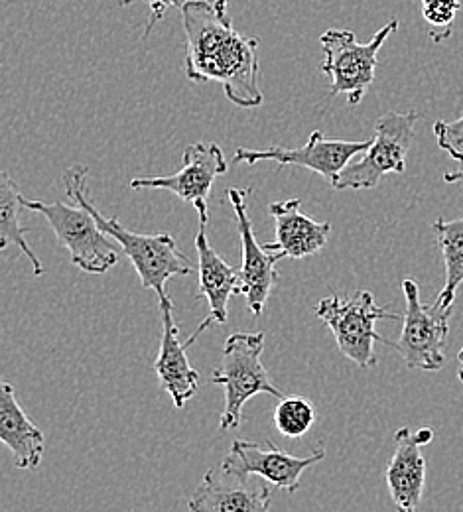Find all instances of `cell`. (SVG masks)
<instances>
[{
	"instance_id": "6da1fadb",
	"label": "cell",
	"mask_w": 463,
	"mask_h": 512,
	"mask_svg": "<svg viewBox=\"0 0 463 512\" xmlns=\"http://www.w3.org/2000/svg\"><path fill=\"white\" fill-rule=\"evenodd\" d=\"M186 32V77L194 83L217 81L225 97L241 109H257L265 97L259 87V40L239 34L231 16L207 0L182 8Z\"/></svg>"
},
{
	"instance_id": "7a4b0ae2",
	"label": "cell",
	"mask_w": 463,
	"mask_h": 512,
	"mask_svg": "<svg viewBox=\"0 0 463 512\" xmlns=\"http://www.w3.org/2000/svg\"><path fill=\"white\" fill-rule=\"evenodd\" d=\"M87 166L75 164L64 172V186L69 199L77 205H83L91 211L101 231L111 237L123 253L133 262V268L138 274L142 288L154 290L158 298L168 296L166 284L174 276H188L194 272V264L188 256L184 255L170 233L160 235H142L134 233L121 225L117 217H105L93 205L87 195Z\"/></svg>"
},
{
	"instance_id": "3957f363",
	"label": "cell",
	"mask_w": 463,
	"mask_h": 512,
	"mask_svg": "<svg viewBox=\"0 0 463 512\" xmlns=\"http://www.w3.org/2000/svg\"><path fill=\"white\" fill-rule=\"evenodd\" d=\"M265 337V331H237L225 341L221 363L211 373V383L219 384L225 390V408L219 418V428L223 432L241 426L243 406L257 394L284 398L261 363Z\"/></svg>"
},
{
	"instance_id": "277c9868",
	"label": "cell",
	"mask_w": 463,
	"mask_h": 512,
	"mask_svg": "<svg viewBox=\"0 0 463 512\" xmlns=\"http://www.w3.org/2000/svg\"><path fill=\"white\" fill-rule=\"evenodd\" d=\"M314 312L330 327L341 355L363 371L377 365L375 343L389 341L377 333V321L400 320L398 314L379 306L369 290H359L351 298H324Z\"/></svg>"
},
{
	"instance_id": "5b68a950",
	"label": "cell",
	"mask_w": 463,
	"mask_h": 512,
	"mask_svg": "<svg viewBox=\"0 0 463 512\" xmlns=\"http://www.w3.org/2000/svg\"><path fill=\"white\" fill-rule=\"evenodd\" d=\"M422 119L420 113H395L381 115L375 123V138L363 152V158L347 164L335 178L331 188L335 190H371L387 174H404L406 156L414 140L416 123Z\"/></svg>"
},
{
	"instance_id": "8992f818",
	"label": "cell",
	"mask_w": 463,
	"mask_h": 512,
	"mask_svg": "<svg viewBox=\"0 0 463 512\" xmlns=\"http://www.w3.org/2000/svg\"><path fill=\"white\" fill-rule=\"evenodd\" d=\"M398 20L383 26L369 44H359L351 30H328L320 42L324 48L322 71L330 77V95H345L355 107L363 101L375 81L379 52L387 38L397 32Z\"/></svg>"
},
{
	"instance_id": "52a82bcc",
	"label": "cell",
	"mask_w": 463,
	"mask_h": 512,
	"mask_svg": "<svg viewBox=\"0 0 463 512\" xmlns=\"http://www.w3.org/2000/svg\"><path fill=\"white\" fill-rule=\"evenodd\" d=\"M20 201L26 209L48 219V225L56 233L60 245L67 249L71 262L79 270L105 274L119 262V247L101 231L91 211L83 205L71 207L64 201H32L24 195H20Z\"/></svg>"
},
{
	"instance_id": "ba28073f",
	"label": "cell",
	"mask_w": 463,
	"mask_h": 512,
	"mask_svg": "<svg viewBox=\"0 0 463 512\" xmlns=\"http://www.w3.org/2000/svg\"><path fill=\"white\" fill-rule=\"evenodd\" d=\"M406 310L402 316V331L397 341H387L404 359L412 371L436 373L446 365V341L450 333L452 310L436 304L426 306L420 300V288L412 278L402 282Z\"/></svg>"
},
{
	"instance_id": "9c48e42d",
	"label": "cell",
	"mask_w": 463,
	"mask_h": 512,
	"mask_svg": "<svg viewBox=\"0 0 463 512\" xmlns=\"http://www.w3.org/2000/svg\"><path fill=\"white\" fill-rule=\"evenodd\" d=\"M324 459L326 451L322 448L314 449L306 457H300L286 453L272 444L261 446L251 440H235L221 463V469L227 475L239 479H249L251 475H257L276 489L296 493L302 475Z\"/></svg>"
},
{
	"instance_id": "30bf717a",
	"label": "cell",
	"mask_w": 463,
	"mask_h": 512,
	"mask_svg": "<svg viewBox=\"0 0 463 512\" xmlns=\"http://www.w3.org/2000/svg\"><path fill=\"white\" fill-rule=\"evenodd\" d=\"M251 190L229 188L227 197L235 213L237 231L241 237L243 266H241V284L239 294L245 296L249 312L259 318L265 312L266 300L270 298L274 286L280 282L276 264L284 258L282 253L268 251L266 245H259L253 229V221L247 213V199Z\"/></svg>"
},
{
	"instance_id": "8fae6325",
	"label": "cell",
	"mask_w": 463,
	"mask_h": 512,
	"mask_svg": "<svg viewBox=\"0 0 463 512\" xmlns=\"http://www.w3.org/2000/svg\"><path fill=\"white\" fill-rule=\"evenodd\" d=\"M371 146V140L363 142H347V140H333L326 138L320 130H314L308 142L300 148H280L268 146L266 150H251V148H237L235 150V164H251L270 160L278 166H300L308 168L314 174L324 176L330 184L341 174V170L351 164V158L363 154Z\"/></svg>"
},
{
	"instance_id": "7c38bea8",
	"label": "cell",
	"mask_w": 463,
	"mask_h": 512,
	"mask_svg": "<svg viewBox=\"0 0 463 512\" xmlns=\"http://www.w3.org/2000/svg\"><path fill=\"white\" fill-rule=\"evenodd\" d=\"M227 160L219 144L194 142L184 150V168L172 176L134 178L131 188L140 190H166L178 195L182 201L192 203L198 215H209V195L213 182L227 172Z\"/></svg>"
},
{
	"instance_id": "4fadbf2b",
	"label": "cell",
	"mask_w": 463,
	"mask_h": 512,
	"mask_svg": "<svg viewBox=\"0 0 463 512\" xmlns=\"http://www.w3.org/2000/svg\"><path fill=\"white\" fill-rule=\"evenodd\" d=\"M207 221L209 215H199L196 251H198L199 300H205L209 306V316L201 321L198 329L184 341L186 347L194 345L199 335L213 325H223L229 320V300L233 294H239L241 270L227 264L219 253L209 245L207 239Z\"/></svg>"
},
{
	"instance_id": "5bb4252c",
	"label": "cell",
	"mask_w": 463,
	"mask_h": 512,
	"mask_svg": "<svg viewBox=\"0 0 463 512\" xmlns=\"http://www.w3.org/2000/svg\"><path fill=\"white\" fill-rule=\"evenodd\" d=\"M434 440L430 428L412 432L402 426L395 434V453L387 467V487L397 512H416L424 495L426 459L420 448Z\"/></svg>"
},
{
	"instance_id": "9a60e30c",
	"label": "cell",
	"mask_w": 463,
	"mask_h": 512,
	"mask_svg": "<svg viewBox=\"0 0 463 512\" xmlns=\"http://www.w3.org/2000/svg\"><path fill=\"white\" fill-rule=\"evenodd\" d=\"M162 314V341L154 371L162 390L172 398L174 406L182 410L198 392L199 373L188 361V347L180 341V327L174 321V304L170 296L158 298Z\"/></svg>"
},
{
	"instance_id": "2e32d148",
	"label": "cell",
	"mask_w": 463,
	"mask_h": 512,
	"mask_svg": "<svg viewBox=\"0 0 463 512\" xmlns=\"http://www.w3.org/2000/svg\"><path fill=\"white\" fill-rule=\"evenodd\" d=\"M274 219L276 241L266 243L268 251L288 258H306L320 253L330 239L331 223L316 221L302 211L300 199L274 201L268 205Z\"/></svg>"
},
{
	"instance_id": "e0dca14e",
	"label": "cell",
	"mask_w": 463,
	"mask_h": 512,
	"mask_svg": "<svg viewBox=\"0 0 463 512\" xmlns=\"http://www.w3.org/2000/svg\"><path fill=\"white\" fill-rule=\"evenodd\" d=\"M192 512H270V489L209 469L188 501Z\"/></svg>"
},
{
	"instance_id": "ac0fdd59",
	"label": "cell",
	"mask_w": 463,
	"mask_h": 512,
	"mask_svg": "<svg viewBox=\"0 0 463 512\" xmlns=\"http://www.w3.org/2000/svg\"><path fill=\"white\" fill-rule=\"evenodd\" d=\"M0 440L12 451L18 469L34 471L44 459L46 438L42 430L22 410L14 386L0 384Z\"/></svg>"
},
{
	"instance_id": "d6986e66",
	"label": "cell",
	"mask_w": 463,
	"mask_h": 512,
	"mask_svg": "<svg viewBox=\"0 0 463 512\" xmlns=\"http://www.w3.org/2000/svg\"><path fill=\"white\" fill-rule=\"evenodd\" d=\"M20 195L22 193L18 192V186L8 176V172H2L0 174V249L6 251L8 245L18 247L22 255L28 256L34 276H42L44 266L40 258L34 255V251L30 249L24 237L30 229L22 225L20 211L24 209V205L20 201Z\"/></svg>"
},
{
	"instance_id": "ffe728a7",
	"label": "cell",
	"mask_w": 463,
	"mask_h": 512,
	"mask_svg": "<svg viewBox=\"0 0 463 512\" xmlns=\"http://www.w3.org/2000/svg\"><path fill=\"white\" fill-rule=\"evenodd\" d=\"M432 229L436 233L438 247L446 264V284L434 304L450 310L454 308L456 292L460 284H463V217L454 221H446L440 217L438 221H434Z\"/></svg>"
},
{
	"instance_id": "44dd1931",
	"label": "cell",
	"mask_w": 463,
	"mask_h": 512,
	"mask_svg": "<svg viewBox=\"0 0 463 512\" xmlns=\"http://www.w3.org/2000/svg\"><path fill=\"white\" fill-rule=\"evenodd\" d=\"M316 418H318L316 406L304 396L280 398L272 414L276 430L284 438H292V440L306 436L312 430Z\"/></svg>"
},
{
	"instance_id": "7402d4cb",
	"label": "cell",
	"mask_w": 463,
	"mask_h": 512,
	"mask_svg": "<svg viewBox=\"0 0 463 512\" xmlns=\"http://www.w3.org/2000/svg\"><path fill=\"white\" fill-rule=\"evenodd\" d=\"M462 6V0H422V18L430 26L434 44H442L452 36Z\"/></svg>"
},
{
	"instance_id": "603a6c76",
	"label": "cell",
	"mask_w": 463,
	"mask_h": 512,
	"mask_svg": "<svg viewBox=\"0 0 463 512\" xmlns=\"http://www.w3.org/2000/svg\"><path fill=\"white\" fill-rule=\"evenodd\" d=\"M434 136L438 146L450 154V158L463 162V117L458 121L434 123Z\"/></svg>"
},
{
	"instance_id": "cb8c5ba5",
	"label": "cell",
	"mask_w": 463,
	"mask_h": 512,
	"mask_svg": "<svg viewBox=\"0 0 463 512\" xmlns=\"http://www.w3.org/2000/svg\"><path fill=\"white\" fill-rule=\"evenodd\" d=\"M134 2H146L148 8H150L148 24H146V30H144V38H148L150 32L154 30V26L164 20V16H166V12L170 8H180L182 10L192 0H119L121 6H129V4H134Z\"/></svg>"
},
{
	"instance_id": "d4e9b609",
	"label": "cell",
	"mask_w": 463,
	"mask_h": 512,
	"mask_svg": "<svg viewBox=\"0 0 463 512\" xmlns=\"http://www.w3.org/2000/svg\"><path fill=\"white\" fill-rule=\"evenodd\" d=\"M444 182H448V184L463 182V168L462 170H458V172H448V174L444 176Z\"/></svg>"
},
{
	"instance_id": "484cf974",
	"label": "cell",
	"mask_w": 463,
	"mask_h": 512,
	"mask_svg": "<svg viewBox=\"0 0 463 512\" xmlns=\"http://www.w3.org/2000/svg\"><path fill=\"white\" fill-rule=\"evenodd\" d=\"M209 4H213L219 12H225L227 14V6H229V0H207Z\"/></svg>"
},
{
	"instance_id": "4316f807",
	"label": "cell",
	"mask_w": 463,
	"mask_h": 512,
	"mask_svg": "<svg viewBox=\"0 0 463 512\" xmlns=\"http://www.w3.org/2000/svg\"><path fill=\"white\" fill-rule=\"evenodd\" d=\"M458 361H460V371H458V379L463 383V347L462 351L458 353Z\"/></svg>"
}]
</instances>
